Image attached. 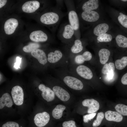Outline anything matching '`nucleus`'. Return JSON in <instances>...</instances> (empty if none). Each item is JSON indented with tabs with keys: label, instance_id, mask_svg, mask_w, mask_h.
I'll return each instance as SVG.
<instances>
[{
	"label": "nucleus",
	"instance_id": "obj_29",
	"mask_svg": "<svg viewBox=\"0 0 127 127\" xmlns=\"http://www.w3.org/2000/svg\"><path fill=\"white\" fill-rule=\"evenodd\" d=\"M104 115L103 113L102 112L98 113L96 119L93 122L92 126L93 127H98L101 124L104 118Z\"/></svg>",
	"mask_w": 127,
	"mask_h": 127
},
{
	"label": "nucleus",
	"instance_id": "obj_22",
	"mask_svg": "<svg viewBox=\"0 0 127 127\" xmlns=\"http://www.w3.org/2000/svg\"><path fill=\"white\" fill-rule=\"evenodd\" d=\"M113 40H114V35L111 30L103 35L95 37L91 40L99 43H109Z\"/></svg>",
	"mask_w": 127,
	"mask_h": 127
},
{
	"label": "nucleus",
	"instance_id": "obj_1",
	"mask_svg": "<svg viewBox=\"0 0 127 127\" xmlns=\"http://www.w3.org/2000/svg\"><path fill=\"white\" fill-rule=\"evenodd\" d=\"M77 13L80 27L83 30L87 29L95 24L105 19L104 12L102 8Z\"/></svg>",
	"mask_w": 127,
	"mask_h": 127
},
{
	"label": "nucleus",
	"instance_id": "obj_11",
	"mask_svg": "<svg viewBox=\"0 0 127 127\" xmlns=\"http://www.w3.org/2000/svg\"><path fill=\"white\" fill-rule=\"evenodd\" d=\"M92 58L91 53L89 51L84 52L82 54L75 55L69 59V66L82 65L85 61L90 60Z\"/></svg>",
	"mask_w": 127,
	"mask_h": 127
},
{
	"label": "nucleus",
	"instance_id": "obj_6",
	"mask_svg": "<svg viewBox=\"0 0 127 127\" xmlns=\"http://www.w3.org/2000/svg\"><path fill=\"white\" fill-rule=\"evenodd\" d=\"M75 31L69 23H65L61 25L58 33V37L66 45L69 44L75 38Z\"/></svg>",
	"mask_w": 127,
	"mask_h": 127
},
{
	"label": "nucleus",
	"instance_id": "obj_35",
	"mask_svg": "<svg viewBox=\"0 0 127 127\" xmlns=\"http://www.w3.org/2000/svg\"><path fill=\"white\" fill-rule=\"evenodd\" d=\"M22 58L19 56H17L16 58V62L14 63V67L16 69H18L20 68V66L21 63Z\"/></svg>",
	"mask_w": 127,
	"mask_h": 127
},
{
	"label": "nucleus",
	"instance_id": "obj_7",
	"mask_svg": "<svg viewBox=\"0 0 127 127\" xmlns=\"http://www.w3.org/2000/svg\"><path fill=\"white\" fill-rule=\"evenodd\" d=\"M106 12L109 15L111 20L116 25L127 29V15L115 8L107 6Z\"/></svg>",
	"mask_w": 127,
	"mask_h": 127
},
{
	"label": "nucleus",
	"instance_id": "obj_8",
	"mask_svg": "<svg viewBox=\"0 0 127 127\" xmlns=\"http://www.w3.org/2000/svg\"><path fill=\"white\" fill-rule=\"evenodd\" d=\"M65 1L68 9L69 24L75 30V35L76 37V33L78 34L79 32L80 27L78 15L75 8L73 1L69 0L66 1Z\"/></svg>",
	"mask_w": 127,
	"mask_h": 127
},
{
	"label": "nucleus",
	"instance_id": "obj_17",
	"mask_svg": "<svg viewBox=\"0 0 127 127\" xmlns=\"http://www.w3.org/2000/svg\"><path fill=\"white\" fill-rule=\"evenodd\" d=\"M52 90L58 98L62 101H67L70 98V95L68 92L60 86H54Z\"/></svg>",
	"mask_w": 127,
	"mask_h": 127
},
{
	"label": "nucleus",
	"instance_id": "obj_18",
	"mask_svg": "<svg viewBox=\"0 0 127 127\" xmlns=\"http://www.w3.org/2000/svg\"><path fill=\"white\" fill-rule=\"evenodd\" d=\"M83 106L87 107V112L89 114L94 113L99 109V103L93 99H87L83 100L82 102Z\"/></svg>",
	"mask_w": 127,
	"mask_h": 127
},
{
	"label": "nucleus",
	"instance_id": "obj_21",
	"mask_svg": "<svg viewBox=\"0 0 127 127\" xmlns=\"http://www.w3.org/2000/svg\"><path fill=\"white\" fill-rule=\"evenodd\" d=\"M29 37L31 40L35 42H44L48 39L47 35L42 31L38 30L34 31L30 34Z\"/></svg>",
	"mask_w": 127,
	"mask_h": 127
},
{
	"label": "nucleus",
	"instance_id": "obj_13",
	"mask_svg": "<svg viewBox=\"0 0 127 127\" xmlns=\"http://www.w3.org/2000/svg\"><path fill=\"white\" fill-rule=\"evenodd\" d=\"M111 30L114 35V40L118 46L122 48H127V37L121 33L116 25Z\"/></svg>",
	"mask_w": 127,
	"mask_h": 127
},
{
	"label": "nucleus",
	"instance_id": "obj_37",
	"mask_svg": "<svg viewBox=\"0 0 127 127\" xmlns=\"http://www.w3.org/2000/svg\"><path fill=\"white\" fill-rule=\"evenodd\" d=\"M114 75V72H108L107 74V78L108 79H112Z\"/></svg>",
	"mask_w": 127,
	"mask_h": 127
},
{
	"label": "nucleus",
	"instance_id": "obj_5",
	"mask_svg": "<svg viewBox=\"0 0 127 127\" xmlns=\"http://www.w3.org/2000/svg\"><path fill=\"white\" fill-rule=\"evenodd\" d=\"M47 59L49 63L55 64L57 67H67L69 59L64 52L59 49L50 52L48 54Z\"/></svg>",
	"mask_w": 127,
	"mask_h": 127
},
{
	"label": "nucleus",
	"instance_id": "obj_12",
	"mask_svg": "<svg viewBox=\"0 0 127 127\" xmlns=\"http://www.w3.org/2000/svg\"><path fill=\"white\" fill-rule=\"evenodd\" d=\"M11 95L16 105L20 106L23 104L24 94L23 90L20 86L17 85L14 87L12 90Z\"/></svg>",
	"mask_w": 127,
	"mask_h": 127
},
{
	"label": "nucleus",
	"instance_id": "obj_27",
	"mask_svg": "<svg viewBox=\"0 0 127 127\" xmlns=\"http://www.w3.org/2000/svg\"><path fill=\"white\" fill-rule=\"evenodd\" d=\"M127 65V56H124L120 59L116 60L115 62L116 68L119 70L124 69Z\"/></svg>",
	"mask_w": 127,
	"mask_h": 127
},
{
	"label": "nucleus",
	"instance_id": "obj_26",
	"mask_svg": "<svg viewBox=\"0 0 127 127\" xmlns=\"http://www.w3.org/2000/svg\"><path fill=\"white\" fill-rule=\"evenodd\" d=\"M66 108V107L64 105L61 104L57 105L52 111V117L56 119H60L62 117L63 112Z\"/></svg>",
	"mask_w": 127,
	"mask_h": 127
},
{
	"label": "nucleus",
	"instance_id": "obj_15",
	"mask_svg": "<svg viewBox=\"0 0 127 127\" xmlns=\"http://www.w3.org/2000/svg\"><path fill=\"white\" fill-rule=\"evenodd\" d=\"M39 89L41 92L42 97L48 102H51L55 99V94L53 91L50 88L45 86L43 84L38 86Z\"/></svg>",
	"mask_w": 127,
	"mask_h": 127
},
{
	"label": "nucleus",
	"instance_id": "obj_33",
	"mask_svg": "<svg viewBox=\"0 0 127 127\" xmlns=\"http://www.w3.org/2000/svg\"><path fill=\"white\" fill-rule=\"evenodd\" d=\"M2 127H20L19 124L16 122L9 121L3 124Z\"/></svg>",
	"mask_w": 127,
	"mask_h": 127
},
{
	"label": "nucleus",
	"instance_id": "obj_30",
	"mask_svg": "<svg viewBox=\"0 0 127 127\" xmlns=\"http://www.w3.org/2000/svg\"><path fill=\"white\" fill-rule=\"evenodd\" d=\"M40 47L39 44L37 43H32L24 46L23 48V50L25 52H30L38 49Z\"/></svg>",
	"mask_w": 127,
	"mask_h": 127
},
{
	"label": "nucleus",
	"instance_id": "obj_34",
	"mask_svg": "<svg viewBox=\"0 0 127 127\" xmlns=\"http://www.w3.org/2000/svg\"><path fill=\"white\" fill-rule=\"evenodd\" d=\"M107 73L110 72H114L115 70L114 64L112 62L107 64Z\"/></svg>",
	"mask_w": 127,
	"mask_h": 127
},
{
	"label": "nucleus",
	"instance_id": "obj_31",
	"mask_svg": "<svg viewBox=\"0 0 127 127\" xmlns=\"http://www.w3.org/2000/svg\"><path fill=\"white\" fill-rule=\"evenodd\" d=\"M62 127H77L75 122L73 120L65 121L63 122Z\"/></svg>",
	"mask_w": 127,
	"mask_h": 127
},
{
	"label": "nucleus",
	"instance_id": "obj_4",
	"mask_svg": "<svg viewBox=\"0 0 127 127\" xmlns=\"http://www.w3.org/2000/svg\"><path fill=\"white\" fill-rule=\"evenodd\" d=\"M64 15L60 6L57 5L54 11L46 12L42 14L40 20L45 25H53L56 28L58 27Z\"/></svg>",
	"mask_w": 127,
	"mask_h": 127
},
{
	"label": "nucleus",
	"instance_id": "obj_10",
	"mask_svg": "<svg viewBox=\"0 0 127 127\" xmlns=\"http://www.w3.org/2000/svg\"><path fill=\"white\" fill-rule=\"evenodd\" d=\"M99 0H83L79 4L76 10L77 13H78L86 11L98 10L102 9Z\"/></svg>",
	"mask_w": 127,
	"mask_h": 127
},
{
	"label": "nucleus",
	"instance_id": "obj_16",
	"mask_svg": "<svg viewBox=\"0 0 127 127\" xmlns=\"http://www.w3.org/2000/svg\"><path fill=\"white\" fill-rule=\"evenodd\" d=\"M14 104L11 95L6 92L3 94L0 98V110L12 108Z\"/></svg>",
	"mask_w": 127,
	"mask_h": 127
},
{
	"label": "nucleus",
	"instance_id": "obj_3",
	"mask_svg": "<svg viewBox=\"0 0 127 127\" xmlns=\"http://www.w3.org/2000/svg\"><path fill=\"white\" fill-rule=\"evenodd\" d=\"M57 73V77L70 88L76 91L83 89V85L82 81L79 78L71 72L67 67L58 68Z\"/></svg>",
	"mask_w": 127,
	"mask_h": 127
},
{
	"label": "nucleus",
	"instance_id": "obj_2",
	"mask_svg": "<svg viewBox=\"0 0 127 127\" xmlns=\"http://www.w3.org/2000/svg\"><path fill=\"white\" fill-rule=\"evenodd\" d=\"M116 25L112 20L105 19L87 29L83 35L84 39L91 40L110 31Z\"/></svg>",
	"mask_w": 127,
	"mask_h": 127
},
{
	"label": "nucleus",
	"instance_id": "obj_28",
	"mask_svg": "<svg viewBox=\"0 0 127 127\" xmlns=\"http://www.w3.org/2000/svg\"><path fill=\"white\" fill-rule=\"evenodd\" d=\"M115 110L119 113L124 116H127V106L122 104H119L115 107Z\"/></svg>",
	"mask_w": 127,
	"mask_h": 127
},
{
	"label": "nucleus",
	"instance_id": "obj_36",
	"mask_svg": "<svg viewBox=\"0 0 127 127\" xmlns=\"http://www.w3.org/2000/svg\"><path fill=\"white\" fill-rule=\"evenodd\" d=\"M121 82L124 85H127V73L124 74L121 79Z\"/></svg>",
	"mask_w": 127,
	"mask_h": 127
},
{
	"label": "nucleus",
	"instance_id": "obj_14",
	"mask_svg": "<svg viewBox=\"0 0 127 127\" xmlns=\"http://www.w3.org/2000/svg\"><path fill=\"white\" fill-rule=\"evenodd\" d=\"M50 118L49 114L44 111L36 113L34 117L33 121L37 127H44L48 123Z\"/></svg>",
	"mask_w": 127,
	"mask_h": 127
},
{
	"label": "nucleus",
	"instance_id": "obj_38",
	"mask_svg": "<svg viewBox=\"0 0 127 127\" xmlns=\"http://www.w3.org/2000/svg\"><path fill=\"white\" fill-rule=\"evenodd\" d=\"M7 0H0V8L2 7L6 4Z\"/></svg>",
	"mask_w": 127,
	"mask_h": 127
},
{
	"label": "nucleus",
	"instance_id": "obj_25",
	"mask_svg": "<svg viewBox=\"0 0 127 127\" xmlns=\"http://www.w3.org/2000/svg\"><path fill=\"white\" fill-rule=\"evenodd\" d=\"M110 54V50L107 48H103L99 49L98 55L100 63L103 64H105L108 60Z\"/></svg>",
	"mask_w": 127,
	"mask_h": 127
},
{
	"label": "nucleus",
	"instance_id": "obj_19",
	"mask_svg": "<svg viewBox=\"0 0 127 127\" xmlns=\"http://www.w3.org/2000/svg\"><path fill=\"white\" fill-rule=\"evenodd\" d=\"M18 24L17 20L14 18H10L5 22L4 25V30L6 33L8 35L13 34Z\"/></svg>",
	"mask_w": 127,
	"mask_h": 127
},
{
	"label": "nucleus",
	"instance_id": "obj_23",
	"mask_svg": "<svg viewBox=\"0 0 127 127\" xmlns=\"http://www.w3.org/2000/svg\"><path fill=\"white\" fill-rule=\"evenodd\" d=\"M31 55L42 65H44L47 63L48 61L46 54L42 50L38 49H36L31 52Z\"/></svg>",
	"mask_w": 127,
	"mask_h": 127
},
{
	"label": "nucleus",
	"instance_id": "obj_20",
	"mask_svg": "<svg viewBox=\"0 0 127 127\" xmlns=\"http://www.w3.org/2000/svg\"><path fill=\"white\" fill-rule=\"evenodd\" d=\"M40 3L37 1H28L24 3L22 7L23 12L27 13L33 12L39 8Z\"/></svg>",
	"mask_w": 127,
	"mask_h": 127
},
{
	"label": "nucleus",
	"instance_id": "obj_9",
	"mask_svg": "<svg viewBox=\"0 0 127 127\" xmlns=\"http://www.w3.org/2000/svg\"><path fill=\"white\" fill-rule=\"evenodd\" d=\"M83 49V40L80 39L75 38L69 44L66 45L64 52L69 59L73 56L80 54Z\"/></svg>",
	"mask_w": 127,
	"mask_h": 127
},
{
	"label": "nucleus",
	"instance_id": "obj_32",
	"mask_svg": "<svg viewBox=\"0 0 127 127\" xmlns=\"http://www.w3.org/2000/svg\"><path fill=\"white\" fill-rule=\"evenodd\" d=\"M96 114V113H94L84 115L83 117L84 123H89V121L94 118Z\"/></svg>",
	"mask_w": 127,
	"mask_h": 127
},
{
	"label": "nucleus",
	"instance_id": "obj_24",
	"mask_svg": "<svg viewBox=\"0 0 127 127\" xmlns=\"http://www.w3.org/2000/svg\"><path fill=\"white\" fill-rule=\"evenodd\" d=\"M105 118L107 121L116 123H119L123 120L121 115L118 112L111 111H106L105 114Z\"/></svg>",
	"mask_w": 127,
	"mask_h": 127
}]
</instances>
